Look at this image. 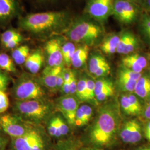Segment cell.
<instances>
[{
  "instance_id": "6da1fadb",
  "label": "cell",
  "mask_w": 150,
  "mask_h": 150,
  "mask_svg": "<svg viewBox=\"0 0 150 150\" xmlns=\"http://www.w3.org/2000/svg\"><path fill=\"white\" fill-rule=\"evenodd\" d=\"M70 24V17L64 11L28 14L20 18L18 22L21 30L37 35L65 31Z\"/></svg>"
},
{
  "instance_id": "7a4b0ae2",
  "label": "cell",
  "mask_w": 150,
  "mask_h": 150,
  "mask_svg": "<svg viewBox=\"0 0 150 150\" xmlns=\"http://www.w3.org/2000/svg\"><path fill=\"white\" fill-rule=\"evenodd\" d=\"M118 112L114 106L108 105L102 108L89 134L92 145L97 147H108L112 145L118 129Z\"/></svg>"
},
{
  "instance_id": "3957f363",
  "label": "cell",
  "mask_w": 150,
  "mask_h": 150,
  "mask_svg": "<svg viewBox=\"0 0 150 150\" xmlns=\"http://www.w3.org/2000/svg\"><path fill=\"white\" fill-rule=\"evenodd\" d=\"M102 25L97 22L79 18L70 23L64 31L71 42L91 45L102 37L104 33Z\"/></svg>"
},
{
  "instance_id": "277c9868",
  "label": "cell",
  "mask_w": 150,
  "mask_h": 150,
  "mask_svg": "<svg viewBox=\"0 0 150 150\" xmlns=\"http://www.w3.org/2000/svg\"><path fill=\"white\" fill-rule=\"evenodd\" d=\"M13 113L28 123L38 125L48 116L51 107L45 99L25 101L15 100L12 106Z\"/></svg>"
},
{
  "instance_id": "5b68a950",
  "label": "cell",
  "mask_w": 150,
  "mask_h": 150,
  "mask_svg": "<svg viewBox=\"0 0 150 150\" xmlns=\"http://www.w3.org/2000/svg\"><path fill=\"white\" fill-rule=\"evenodd\" d=\"M30 73L24 72L15 80L11 89L15 100L45 99V92L39 80Z\"/></svg>"
},
{
  "instance_id": "8992f818",
  "label": "cell",
  "mask_w": 150,
  "mask_h": 150,
  "mask_svg": "<svg viewBox=\"0 0 150 150\" xmlns=\"http://www.w3.org/2000/svg\"><path fill=\"white\" fill-rule=\"evenodd\" d=\"M142 13L138 4L129 0H114L112 15L121 23L130 25L139 20Z\"/></svg>"
},
{
  "instance_id": "52a82bcc",
  "label": "cell",
  "mask_w": 150,
  "mask_h": 150,
  "mask_svg": "<svg viewBox=\"0 0 150 150\" xmlns=\"http://www.w3.org/2000/svg\"><path fill=\"white\" fill-rule=\"evenodd\" d=\"M34 125L25 121L13 113L0 115V129L11 139L27 134Z\"/></svg>"
},
{
  "instance_id": "ba28073f",
  "label": "cell",
  "mask_w": 150,
  "mask_h": 150,
  "mask_svg": "<svg viewBox=\"0 0 150 150\" xmlns=\"http://www.w3.org/2000/svg\"><path fill=\"white\" fill-rule=\"evenodd\" d=\"M114 0H88L86 13L97 22L103 25L112 15Z\"/></svg>"
},
{
  "instance_id": "9c48e42d",
  "label": "cell",
  "mask_w": 150,
  "mask_h": 150,
  "mask_svg": "<svg viewBox=\"0 0 150 150\" xmlns=\"http://www.w3.org/2000/svg\"><path fill=\"white\" fill-rule=\"evenodd\" d=\"M56 107L62 113L68 123L74 125L76 112L79 107L77 100L73 95H64L56 102Z\"/></svg>"
},
{
  "instance_id": "30bf717a",
  "label": "cell",
  "mask_w": 150,
  "mask_h": 150,
  "mask_svg": "<svg viewBox=\"0 0 150 150\" xmlns=\"http://www.w3.org/2000/svg\"><path fill=\"white\" fill-rule=\"evenodd\" d=\"M62 42L59 38H52L46 43L45 50L47 62L50 67H64V62L62 52Z\"/></svg>"
},
{
  "instance_id": "8fae6325",
  "label": "cell",
  "mask_w": 150,
  "mask_h": 150,
  "mask_svg": "<svg viewBox=\"0 0 150 150\" xmlns=\"http://www.w3.org/2000/svg\"><path fill=\"white\" fill-rule=\"evenodd\" d=\"M120 137L123 142L134 144L142 139V129L136 120H129L123 126L120 132Z\"/></svg>"
},
{
  "instance_id": "7c38bea8",
  "label": "cell",
  "mask_w": 150,
  "mask_h": 150,
  "mask_svg": "<svg viewBox=\"0 0 150 150\" xmlns=\"http://www.w3.org/2000/svg\"><path fill=\"white\" fill-rule=\"evenodd\" d=\"M41 131L38 125H34L32 129L21 137L11 139L12 150H30L38 135Z\"/></svg>"
},
{
  "instance_id": "4fadbf2b",
  "label": "cell",
  "mask_w": 150,
  "mask_h": 150,
  "mask_svg": "<svg viewBox=\"0 0 150 150\" xmlns=\"http://www.w3.org/2000/svg\"><path fill=\"white\" fill-rule=\"evenodd\" d=\"M20 7L17 0H0V23H5L18 15Z\"/></svg>"
},
{
  "instance_id": "5bb4252c",
  "label": "cell",
  "mask_w": 150,
  "mask_h": 150,
  "mask_svg": "<svg viewBox=\"0 0 150 150\" xmlns=\"http://www.w3.org/2000/svg\"><path fill=\"white\" fill-rule=\"evenodd\" d=\"M139 45L137 38L129 31H125L120 35L117 52L119 54H129L133 52Z\"/></svg>"
},
{
  "instance_id": "9a60e30c",
  "label": "cell",
  "mask_w": 150,
  "mask_h": 150,
  "mask_svg": "<svg viewBox=\"0 0 150 150\" xmlns=\"http://www.w3.org/2000/svg\"><path fill=\"white\" fill-rule=\"evenodd\" d=\"M122 64L123 67L136 73L141 74L147 67L148 61L145 56L139 54H130L123 57Z\"/></svg>"
},
{
  "instance_id": "2e32d148",
  "label": "cell",
  "mask_w": 150,
  "mask_h": 150,
  "mask_svg": "<svg viewBox=\"0 0 150 150\" xmlns=\"http://www.w3.org/2000/svg\"><path fill=\"white\" fill-rule=\"evenodd\" d=\"M63 69L64 67H50L47 66L43 70L39 81L51 92L57 91V77Z\"/></svg>"
},
{
  "instance_id": "e0dca14e",
  "label": "cell",
  "mask_w": 150,
  "mask_h": 150,
  "mask_svg": "<svg viewBox=\"0 0 150 150\" xmlns=\"http://www.w3.org/2000/svg\"><path fill=\"white\" fill-rule=\"evenodd\" d=\"M44 55L41 50H36L31 52L28 57L25 66L29 73L32 75H36L41 70L43 62Z\"/></svg>"
},
{
  "instance_id": "ac0fdd59",
  "label": "cell",
  "mask_w": 150,
  "mask_h": 150,
  "mask_svg": "<svg viewBox=\"0 0 150 150\" xmlns=\"http://www.w3.org/2000/svg\"><path fill=\"white\" fill-rule=\"evenodd\" d=\"M120 40V35L117 34H111L103 39L101 43L100 48L105 54H112L117 52L118 43Z\"/></svg>"
},
{
  "instance_id": "d6986e66",
  "label": "cell",
  "mask_w": 150,
  "mask_h": 150,
  "mask_svg": "<svg viewBox=\"0 0 150 150\" xmlns=\"http://www.w3.org/2000/svg\"><path fill=\"white\" fill-rule=\"evenodd\" d=\"M89 52V47L85 45L76 48L71 59V65L76 69H79L86 63Z\"/></svg>"
},
{
  "instance_id": "ffe728a7",
  "label": "cell",
  "mask_w": 150,
  "mask_h": 150,
  "mask_svg": "<svg viewBox=\"0 0 150 150\" xmlns=\"http://www.w3.org/2000/svg\"><path fill=\"white\" fill-rule=\"evenodd\" d=\"M135 93L140 98L146 99L150 97V78L142 76L137 81L134 89Z\"/></svg>"
},
{
  "instance_id": "44dd1931",
  "label": "cell",
  "mask_w": 150,
  "mask_h": 150,
  "mask_svg": "<svg viewBox=\"0 0 150 150\" xmlns=\"http://www.w3.org/2000/svg\"><path fill=\"white\" fill-rule=\"evenodd\" d=\"M30 53V48L27 45H21L12 50L11 57L16 64L21 65L25 64Z\"/></svg>"
},
{
  "instance_id": "7402d4cb",
  "label": "cell",
  "mask_w": 150,
  "mask_h": 150,
  "mask_svg": "<svg viewBox=\"0 0 150 150\" xmlns=\"http://www.w3.org/2000/svg\"><path fill=\"white\" fill-rule=\"evenodd\" d=\"M0 69L6 72L16 73V65L12 58L6 53L0 54Z\"/></svg>"
},
{
  "instance_id": "603a6c76",
  "label": "cell",
  "mask_w": 150,
  "mask_h": 150,
  "mask_svg": "<svg viewBox=\"0 0 150 150\" xmlns=\"http://www.w3.org/2000/svg\"><path fill=\"white\" fill-rule=\"evenodd\" d=\"M76 47L72 42H67L62 45V52L64 64L69 67L71 65V59Z\"/></svg>"
},
{
  "instance_id": "cb8c5ba5",
  "label": "cell",
  "mask_w": 150,
  "mask_h": 150,
  "mask_svg": "<svg viewBox=\"0 0 150 150\" xmlns=\"http://www.w3.org/2000/svg\"><path fill=\"white\" fill-rule=\"evenodd\" d=\"M139 32L150 40V14L147 12L142 13L139 19Z\"/></svg>"
},
{
  "instance_id": "d4e9b609",
  "label": "cell",
  "mask_w": 150,
  "mask_h": 150,
  "mask_svg": "<svg viewBox=\"0 0 150 150\" xmlns=\"http://www.w3.org/2000/svg\"><path fill=\"white\" fill-rule=\"evenodd\" d=\"M105 59L100 54H94L92 56L88 63V69L92 74H94L103 64L107 63Z\"/></svg>"
},
{
  "instance_id": "484cf974",
  "label": "cell",
  "mask_w": 150,
  "mask_h": 150,
  "mask_svg": "<svg viewBox=\"0 0 150 150\" xmlns=\"http://www.w3.org/2000/svg\"><path fill=\"white\" fill-rule=\"evenodd\" d=\"M23 38L20 32L13 28H10L3 32L1 36V42L4 46L6 43L17 38Z\"/></svg>"
},
{
  "instance_id": "4316f807",
  "label": "cell",
  "mask_w": 150,
  "mask_h": 150,
  "mask_svg": "<svg viewBox=\"0 0 150 150\" xmlns=\"http://www.w3.org/2000/svg\"><path fill=\"white\" fill-rule=\"evenodd\" d=\"M47 132L48 134L52 137L56 138L61 137L59 129L57 116L52 117L49 120L47 125Z\"/></svg>"
},
{
  "instance_id": "83f0119b",
  "label": "cell",
  "mask_w": 150,
  "mask_h": 150,
  "mask_svg": "<svg viewBox=\"0 0 150 150\" xmlns=\"http://www.w3.org/2000/svg\"><path fill=\"white\" fill-rule=\"evenodd\" d=\"M47 142L42 131L32 144L30 150H47Z\"/></svg>"
},
{
  "instance_id": "f1b7e54d",
  "label": "cell",
  "mask_w": 150,
  "mask_h": 150,
  "mask_svg": "<svg viewBox=\"0 0 150 150\" xmlns=\"http://www.w3.org/2000/svg\"><path fill=\"white\" fill-rule=\"evenodd\" d=\"M142 76L141 74L136 73L131 70H129L126 68L123 67L118 72V77L127 79L130 80L137 81L139 80L140 77Z\"/></svg>"
},
{
  "instance_id": "f546056e",
  "label": "cell",
  "mask_w": 150,
  "mask_h": 150,
  "mask_svg": "<svg viewBox=\"0 0 150 150\" xmlns=\"http://www.w3.org/2000/svg\"><path fill=\"white\" fill-rule=\"evenodd\" d=\"M118 82L120 86L124 91L133 92L134 91L137 81L118 77Z\"/></svg>"
},
{
  "instance_id": "4dcf8cb0",
  "label": "cell",
  "mask_w": 150,
  "mask_h": 150,
  "mask_svg": "<svg viewBox=\"0 0 150 150\" xmlns=\"http://www.w3.org/2000/svg\"><path fill=\"white\" fill-rule=\"evenodd\" d=\"M113 86L112 83L110 81L101 79L95 82V97L98 95L103 91L106 90L108 88Z\"/></svg>"
},
{
  "instance_id": "1f68e13d",
  "label": "cell",
  "mask_w": 150,
  "mask_h": 150,
  "mask_svg": "<svg viewBox=\"0 0 150 150\" xmlns=\"http://www.w3.org/2000/svg\"><path fill=\"white\" fill-rule=\"evenodd\" d=\"M86 82L87 79H82L77 82L76 95L81 101H86Z\"/></svg>"
},
{
  "instance_id": "d6a6232c",
  "label": "cell",
  "mask_w": 150,
  "mask_h": 150,
  "mask_svg": "<svg viewBox=\"0 0 150 150\" xmlns=\"http://www.w3.org/2000/svg\"><path fill=\"white\" fill-rule=\"evenodd\" d=\"M71 70L64 68V81L61 88V91L64 95H70V80Z\"/></svg>"
},
{
  "instance_id": "836d02e7",
  "label": "cell",
  "mask_w": 150,
  "mask_h": 150,
  "mask_svg": "<svg viewBox=\"0 0 150 150\" xmlns=\"http://www.w3.org/2000/svg\"><path fill=\"white\" fill-rule=\"evenodd\" d=\"M54 150H78L77 146L71 140L61 141L55 147Z\"/></svg>"
},
{
  "instance_id": "e575fe53",
  "label": "cell",
  "mask_w": 150,
  "mask_h": 150,
  "mask_svg": "<svg viewBox=\"0 0 150 150\" xmlns=\"http://www.w3.org/2000/svg\"><path fill=\"white\" fill-rule=\"evenodd\" d=\"M95 82L90 79H87L86 82V101L92 100L95 97Z\"/></svg>"
},
{
  "instance_id": "d590c367",
  "label": "cell",
  "mask_w": 150,
  "mask_h": 150,
  "mask_svg": "<svg viewBox=\"0 0 150 150\" xmlns=\"http://www.w3.org/2000/svg\"><path fill=\"white\" fill-rule=\"evenodd\" d=\"M10 105L9 98L5 91H0V114L5 112Z\"/></svg>"
},
{
  "instance_id": "8d00e7d4",
  "label": "cell",
  "mask_w": 150,
  "mask_h": 150,
  "mask_svg": "<svg viewBox=\"0 0 150 150\" xmlns=\"http://www.w3.org/2000/svg\"><path fill=\"white\" fill-rule=\"evenodd\" d=\"M127 96L131 106L133 110L134 115L139 114V113L141 112L142 107L137 98L134 95H129Z\"/></svg>"
},
{
  "instance_id": "74e56055",
  "label": "cell",
  "mask_w": 150,
  "mask_h": 150,
  "mask_svg": "<svg viewBox=\"0 0 150 150\" xmlns=\"http://www.w3.org/2000/svg\"><path fill=\"white\" fill-rule=\"evenodd\" d=\"M10 81V77L7 72L0 69V91H6Z\"/></svg>"
},
{
  "instance_id": "f35d334b",
  "label": "cell",
  "mask_w": 150,
  "mask_h": 150,
  "mask_svg": "<svg viewBox=\"0 0 150 150\" xmlns=\"http://www.w3.org/2000/svg\"><path fill=\"white\" fill-rule=\"evenodd\" d=\"M121 105L123 111L128 115H134L133 110L129 101L127 95H123L121 99Z\"/></svg>"
},
{
  "instance_id": "ab89813d",
  "label": "cell",
  "mask_w": 150,
  "mask_h": 150,
  "mask_svg": "<svg viewBox=\"0 0 150 150\" xmlns=\"http://www.w3.org/2000/svg\"><path fill=\"white\" fill-rule=\"evenodd\" d=\"M57 121L59 132L61 137L66 136L69 132V129L67 125L65 122V121L62 118L59 116H57Z\"/></svg>"
},
{
  "instance_id": "60d3db41",
  "label": "cell",
  "mask_w": 150,
  "mask_h": 150,
  "mask_svg": "<svg viewBox=\"0 0 150 150\" xmlns=\"http://www.w3.org/2000/svg\"><path fill=\"white\" fill-rule=\"evenodd\" d=\"M114 87L113 86L108 88L106 90L103 91L98 95H97L96 98L99 101H103L106 100L108 97L111 96L114 93Z\"/></svg>"
},
{
  "instance_id": "b9f144b4",
  "label": "cell",
  "mask_w": 150,
  "mask_h": 150,
  "mask_svg": "<svg viewBox=\"0 0 150 150\" xmlns=\"http://www.w3.org/2000/svg\"><path fill=\"white\" fill-rule=\"evenodd\" d=\"M83 115V118H84V121L86 125L88 122V121L90 120L92 115V110L91 107L88 105H82L80 107Z\"/></svg>"
},
{
  "instance_id": "7bdbcfd3",
  "label": "cell",
  "mask_w": 150,
  "mask_h": 150,
  "mask_svg": "<svg viewBox=\"0 0 150 150\" xmlns=\"http://www.w3.org/2000/svg\"><path fill=\"white\" fill-rule=\"evenodd\" d=\"M110 73V66L107 62L101 66L98 70L95 72L93 74L96 77H101V76H105L108 75Z\"/></svg>"
},
{
  "instance_id": "ee69618b",
  "label": "cell",
  "mask_w": 150,
  "mask_h": 150,
  "mask_svg": "<svg viewBox=\"0 0 150 150\" xmlns=\"http://www.w3.org/2000/svg\"><path fill=\"white\" fill-rule=\"evenodd\" d=\"M77 82L75 77V74L72 71H71L70 80V95H74L76 94L77 90Z\"/></svg>"
},
{
  "instance_id": "f6af8a7d",
  "label": "cell",
  "mask_w": 150,
  "mask_h": 150,
  "mask_svg": "<svg viewBox=\"0 0 150 150\" xmlns=\"http://www.w3.org/2000/svg\"><path fill=\"white\" fill-rule=\"evenodd\" d=\"M75 124L77 126H79V127L85 125L84 118H83V115L80 107H79L76 112Z\"/></svg>"
},
{
  "instance_id": "bcb514c9",
  "label": "cell",
  "mask_w": 150,
  "mask_h": 150,
  "mask_svg": "<svg viewBox=\"0 0 150 150\" xmlns=\"http://www.w3.org/2000/svg\"><path fill=\"white\" fill-rule=\"evenodd\" d=\"M22 41H23V38H17V39L13 40L10 42L6 43L4 46V47L7 49L12 50L16 48V47H17L18 46H19Z\"/></svg>"
},
{
  "instance_id": "7dc6e473",
  "label": "cell",
  "mask_w": 150,
  "mask_h": 150,
  "mask_svg": "<svg viewBox=\"0 0 150 150\" xmlns=\"http://www.w3.org/2000/svg\"><path fill=\"white\" fill-rule=\"evenodd\" d=\"M64 69H63L59 72L57 77V80H56L57 91L61 89L62 86L64 83Z\"/></svg>"
},
{
  "instance_id": "c3c4849f",
  "label": "cell",
  "mask_w": 150,
  "mask_h": 150,
  "mask_svg": "<svg viewBox=\"0 0 150 150\" xmlns=\"http://www.w3.org/2000/svg\"><path fill=\"white\" fill-rule=\"evenodd\" d=\"M8 144V139L0 134V150H4Z\"/></svg>"
},
{
  "instance_id": "681fc988",
  "label": "cell",
  "mask_w": 150,
  "mask_h": 150,
  "mask_svg": "<svg viewBox=\"0 0 150 150\" xmlns=\"http://www.w3.org/2000/svg\"><path fill=\"white\" fill-rule=\"evenodd\" d=\"M145 136L146 139L150 142V121L147 123L145 128Z\"/></svg>"
},
{
  "instance_id": "f907efd6",
  "label": "cell",
  "mask_w": 150,
  "mask_h": 150,
  "mask_svg": "<svg viewBox=\"0 0 150 150\" xmlns=\"http://www.w3.org/2000/svg\"><path fill=\"white\" fill-rule=\"evenodd\" d=\"M143 6L146 10V12L150 14V0H145Z\"/></svg>"
},
{
  "instance_id": "816d5d0a",
  "label": "cell",
  "mask_w": 150,
  "mask_h": 150,
  "mask_svg": "<svg viewBox=\"0 0 150 150\" xmlns=\"http://www.w3.org/2000/svg\"><path fill=\"white\" fill-rule=\"evenodd\" d=\"M144 115L146 118L150 120V106H146L144 111Z\"/></svg>"
},
{
  "instance_id": "f5cc1de1",
  "label": "cell",
  "mask_w": 150,
  "mask_h": 150,
  "mask_svg": "<svg viewBox=\"0 0 150 150\" xmlns=\"http://www.w3.org/2000/svg\"><path fill=\"white\" fill-rule=\"evenodd\" d=\"M129 1L134 2L138 4V5L139 4V5H143L145 0H129Z\"/></svg>"
},
{
  "instance_id": "db71d44e",
  "label": "cell",
  "mask_w": 150,
  "mask_h": 150,
  "mask_svg": "<svg viewBox=\"0 0 150 150\" xmlns=\"http://www.w3.org/2000/svg\"><path fill=\"white\" fill-rule=\"evenodd\" d=\"M82 150H102L98 149H90V148H88V149H84Z\"/></svg>"
},
{
  "instance_id": "11a10c76",
  "label": "cell",
  "mask_w": 150,
  "mask_h": 150,
  "mask_svg": "<svg viewBox=\"0 0 150 150\" xmlns=\"http://www.w3.org/2000/svg\"><path fill=\"white\" fill-rule=\"evenodd\" d=\"M150 150V147H144V148H142V149H140L139 150Z\"/></svg>"
}]
</instances>
